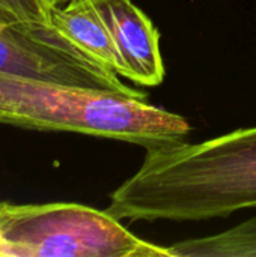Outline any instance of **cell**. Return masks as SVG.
<instances>
[{"mask_svg":"<svg viewBox=\"0 0 256 257\" xmlns=\"http://www.w3.org/2000/svg\"><path fill=\"white\" fill-rule=\"evenodd\" d=\"M42 2H44V5H45L48 9H51V8H57V6L66 5V3L71 2V0H42Z\"/></svg>","mask_w":256,"mask_h":257,"instance_id":"cell-8","label":"cell"},{"mask_svg":"<svg viewBox=\"0 0 256 257\" xmlns=\"http://www.w3.org/2000/svg\"><path fill=\"white\" fill-rule=\"evenodd\" d=\"M256 209V126L146 149L106 211L131 221H204Z\"/></svg>","mask_w":256,"mask_h":257,"instance_id":"cell-1","label":"cell"},{"mask_svg":"<svg viewBox=\"0 0 256 257\" xmlns=\"http://www.w3.org/2000/svg\"><path fill=\"white\" fill-rule=\"evenodd\" d=\"M50 21L77 47L118 74V54L91 0H71L66 5L51 8Z\"/></svg>","mask_w":256,"mask_h":257,"instance_id":"cell-6","label":"cell"},{"mask_svg":"<svg viewBox=\"0 0 256 257\" xmlns=\"http://www.w3.org/2000/svg\"><path fill=\"white\" fill-rule=\"evenodd\" d=\"M0 14L18 20L50 21V9L42 0H0Z\"/></svg>","mask_w":256,"mask_h":257,"instance_id":"cell-7","label":"cell"},{"mask_svg":"<svg viewBox=\"0 0 256 257\" xmlns=\"http://www.w3.org/2000/svg\"><path fill=\"white\" fill-rule=\"evenodd\" d=\"M170 257L134 236L106 209L78 203L0 200V257Z\"/></svg>","mask_w":256,"mask_h":257,"instance_id":"cell-3","label":"cell"},{"mask_svg":"<svg viewBox=\"0 0 256 257\" xmlns=\"http://www.w3.org/2000/svg\"><path fill=\"white\" fill-rule=\"evenodd\" d=\"M0 72L148 99L146 92L124 84L115 71L77 47L50 21L0 14Z\"/></svg>","mask_w":256,"mask_h":257,"instance_id":"cell-4","label":"cell"},{"mask_svg":"<svg viewBox=\"0 0 256 257\" xmlns=\"http://www.w3.org/2000/svg\"><path fill=\"white\" fill-rule=\"evenodd\" d=\"M118 54V74L140 86L154 87L164 78L160 33L133 0H91Z\"/></svg>","mask_w":256,"mask_h":257,"instance_id":"cell-5","label":"cell"},{"mask_svg":"<svg viewBox=\"0 0 256 257\" xmlns=\"http://www.w3.org/2000/svg\"><path fill=\"white\" fill-rule=\"evenodd\" d=\"M0 123L78 133L145 149L184 142L192 131L183 116L146 98L5 72H0Z\"/></svg>","mask_w":256,"mask_h":257,"instance_id":"cell-2","label":"cell"}]
</instances>
